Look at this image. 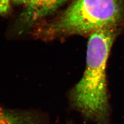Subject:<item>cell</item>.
<instances>
[{
    "label": "cell",
    "mask_w": 124,
    "mask_h": 124,
    "mask_svg": "<svg viewBox=\"0 0 124 124\" xmlns=\"http://www.w3.org/2000/svg\"><path fill=\"white\" fill-rule=\"evenodd\" d=\"M115 29L100 30L90 35L86 68L71 92L72 106L85 118L97 124H110L106 66L115 37Z\"/></svg>",
    "instance_id": "6da1fadb"
},
{
    "label": "cell",
    "mask_w": 124,
    "mask_h": 124,
    "mask_svg": "<svg viewBox=\"0 0 124 124\" xmlns=\"http://www.w3.org/2000/svg\"><path fill=\"white\" fill-rule=\"evenodd\" d=\"M124 19V0H73L45 29L49 36L90 35L115 29Z\"/></svg>",
    "instance_id": "7a4b0ae2"
},
{
    "label": "cell",
    "mask_w": 124,
    "mask_h": 124,
    "mask_svg": "<svg viewBox=\"0 0 124 124\" xmlns=\"http://www.w3.org/2000/svg\"><path fill=\"white\" fill-rule=\"evenodd\" d=\"M67 0H31L26 5L21 20L26 26H31L40 19L53 13Z\"/></svg>",
    "instance_id": "3957f363"
},
{
    "label": "cell",
    "mask_w": 124,
    "mask_h": 124,
    "mask_svg": "<svg viewBox=\"0 0 124 124\" xmlns=\"http://www.w3.org/2000/svg\"><path fill=\"white\" fill-rule=\"evenodd\" d=\"M0 124H45L41 116L35 112L0 108Z\"/></svg>",
    "instance_id": "277c9868"
},
{
    "label": "cell",
    "mask_w": 124,
    "mask_h": 124,
    "mask_svg": "<svg viewBox=\"0 0 124 124\" xmlns=\"http://www.w3.org/2000/svg\"><path fill=\"white\" fill-rule=\"evenodd\" d=\"M10 9L9 0H0V14L7 13Z\"/></svg>",
    "instance_id": "5b68a950"
},
{
    "label": "cell",
    "mask_w": 124,
    "mask_h": 124,
    "mask_svg": "<svg viewBox=\"0 0 124 124\" xmlns=\"http://www.w3.org/2000/svg\"><path fill=\"white\" fill-rule=\"evenodd\" d=\"M12 1L14 3L19 4H25L26 5L31 1V0H12Z\"/></svg>",
    "instance_id": "8992f818"
},
{
    "label": "cell",
    "mask_w": 124,
    "mask_h": 124,
    "mask_svg": "<svg viewBox=\"0 0 124 124\" xmlns=\"http://www.w3.org/2000/svg\"><path fill=\"white\" fill-rule=\"evenodd\" d=\"M67 124H73V123H72L71 122H69V123H68Z\"/></svg>",
    "instance_id": "52a82bcc"
}]
</instances>
